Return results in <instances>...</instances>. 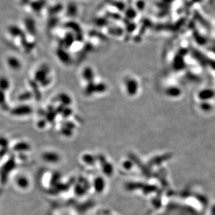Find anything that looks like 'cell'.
I'll return each instance as SVG.
<instances>
[{"label": "cell", "instance_id": "obj_1", "mask_svg": "<svg viewBox=\"0 0 215 215\" xmlns=\"http://www.w3.org/2000/svg\"><path fill=\"white\" fill-rule=\"evenodd\" d=\"M10 114L15 116H25L31 115L33 112V109L31 106L23 104L16 106L10 110Z\"/></svg>", "mask_w": 215, "mask_h": 215}, {"label": "cell", "instance_id": "obj_2", "mask_svg": "<svg viewBox=\"0 0 215 215\" xmlns=\"http://www.w3.org/2000/svg\"><path fill=\"white\" fill-rule=\"evenodd\" d=\"M49 72H50V69L48 66L47 67V66L44 65L41 66L39 69H38L36 71V73L34 74V80L40 84L41 83L43 82L44 81L49 78L48 77Z\"/></svg>", "mask_w": 215, "mask_h": 215}, {"label": "cell", "instance_id": "obj_3", "mask_svg": "<svg viewBox=\"0 0 215 215\" xmlns=\"http://www.w3.org/2000/svg\"><path fill=\"white\" fill-rule=\"evenodd\" d=\"M56 55L59 59L64 64L68 65L71 63L72 59L70 54L66 51L65 48H59L56 51Z\"/></svg>", "mask_w": 215, "mask_h": 215}, {"label": "cell", "instance_id": "obj_4", "mask_svg": "<svg viewBox=\"0 0 215 215\" xmlns=\"http://www.w3.org/2000/svg\"><path fill=\"white\" fill-rule=\"evenodd\" d=\"M83 80L87 83L93 82L95 74L93 69L90 66H86L82 72L81 74Z\"/></svg>", "mask_w": 215, "mask_h": 215}, {"label": "cell", "instance_id": "obj_5", "mask_svg": "<svg viewBox=\"0 0 215 215\" xmlns=\"http://www.w3.org/2000/svg\"><path fill=\"white\" fill-rule=\"evenodd\" d=\"M7 63L10 68L13 70L18 71L21 68L22 63L18 57L15 56H10L7 59Z\"/></svg>", "mask_w": 215, "mask_h": 215}, {"label": "cell", "instance_id": "obj_6", "mask_svg": "<svg viewBox=\"0 0 215 215\" xmlns=\"http://www.w3.org/2000/svg\"><path fill=\"white\" fill-rule=\"evenodd\" d=\"M57 100L60 102V104L62 105L63 106L67 107H70L72 104V98L67 93H60L57 97Z\"/></svg>", "mask_w": 215, "mask_h": 215}, {"label": "cell", "instance_id": "obj_7", "mask_svg": "<svg viewBox=\"0 0 215 215\" xmlns=\"http://www.w3.org/2000/svg\"><path fill=\"white\" fill-rule=\"evenodd\" d=\"M95 87H96V83H95L94 81L87 83L84 90L85 95L87 96H90L93 95L94 93H96Z\"/></svg>", "mask_w": 215, "mask_h": 215}, {"label": "cell", "instance_id": "obj_8", "mask_svg": "<svg viewBox=\"0 0 215 215\" xmlns=\"http://www.w3.org/2000/svg\"><path fill=\"white\" fill-rule=\"evenodd\" d=\"M107 90V86L105 83L103 82H100L99 83H96V87H95V91L96 93L102 94L105 93Z\"/></svg>", "mask_w": 215, "mask_h": 215}, {"label": "cell", "instance_id": "obj_9", "mask_svg": "<svg viewBox=\"0 0 215 215\" xmlns=\"http://www.w3.org/2000/svg\"><path fill=\"white\" fill-rule=\"evenodd\" d=\"M56 114H57L55 109L49 110L48 111H47L45 113V118L47 121V122H53L55 119V117L56 116Z\"/></svg>", "mask_w": 215, "mask_h": 215}, {"label": "cell", "instance_id": "obj_10", "mask_svg": "<svg viewBox=\"0 0 215 215\" xmlns=\"http://www.w3.org/2000/svg\"><path fill=\"white\" fill-rule=\"evenodd\" d=\"M10 81L7 78L2 77L1 79V91L5 92L10 88Z\"/></svg>", "mask_w": 215, "mask_h": 215}, {"label": "cell", "instance_id": "obj_11", "mask_svg": "<svg viewBox=\"0 0 215 215\" xmlns=\"http://www.w3.org/2000/svg\"><path fill=\"white\" fill-rule=\"evenodd\" d=\"M33 96H34V95H33L32 91H27L22 93L19 96V99L20 101H27L28 100H30Z\"/></svg>", "mask_w": 215, "mask_h": 215}, {"label": "cell", "instance_id": "obj_12", "mask_svg": "<svg viewBox=\"0 0 215 215\" xmlns=\"http://www.w3.org/2000/svg\"><path fill=\"white\" fill-rule=\"evenodd\" d=\"M72 112H73L72 109L70 108V107H67L65 108L61 115L64 118H68L71 116L72 114Z\"/></svg>", "mask_w": 215, "mask_h": 215}, {"label": "cell", "instance_id": "obj_13", "mask_svg": "<svg viewBox=\"0 0 215 215\" xmlns=\"http://www.w3.org/2000/svg\"><path fill=\"white\" fill-rule=\"evenodd\" d=\"M47 123V121L45 120V118H43V119H41L40 120H39L37 123V126L38 128L40 129H43V128H44L46 125V124Z\"/></svg>", "mask_w": 215, "mask_h": 215}, {"label": "cell", "instance_id": "obj_14", "mask_svg": "<svg viewBox=\"0 0 215 215\" xmlns=\"http://www.w3.org/2000/svg\"><path fill=\"white\" fill-rule=\"evenodd\" d=\"M72 130L71 129L63 126L62 128V133L66 136H68L71 135L72 134Z\"/></svg>", "mask_w": 215, "mask_h": 215}]
</instances>
